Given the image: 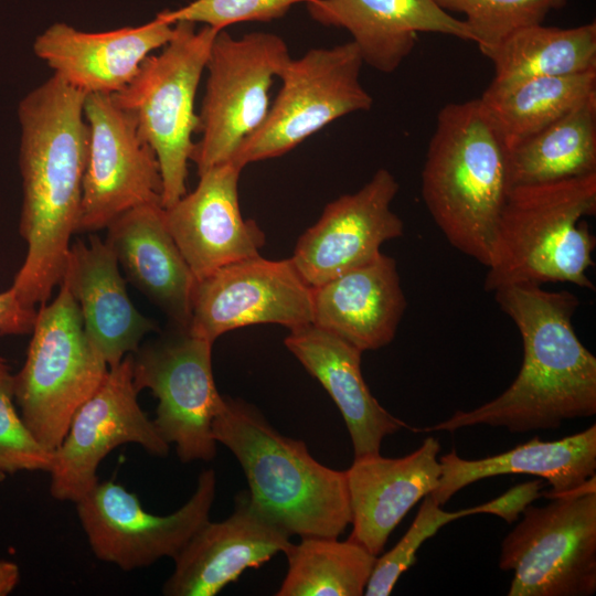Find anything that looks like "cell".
I'll return each instance as SVG.
<instances>
[{"label": "cell", "instance_id": "obj_18", "mask_svg": "<svg viewBox=\"0 0 596 596\" xmlns=\"http://www.w3.org/2000/svg\"><path fill=\"white\" fill-rule=\"evenodd\" d=\"M233 162L199 174L196 188L163 207L166 225L196 281L230 264L259 255L265 234L242 216L241 171Z\"/></svg>", "mask_w": 596, "mask_h": 596}, {"label": "cell", "instance_id": "obj_30", "mask_svg": "<svg viewBox=\"0 0 596 596\" xmlns=\"http://www.w3.org/2000/svg\"><path fill=\"white\" fill-rule=\"evenodd\" d=\"M286 576L276 596H361L377 556L348 539L306 536L284 552Z\"/></svg>", "mask_w": 596, "mask_h": 596}, {"label": "cell", "instance_id": "obj_35", "mask_svg": "<svg viewBox=\"0 0 596 596\" xmlns=\"http://www.w3.org/2000/svg\"><path fill=\"white\" fill-rule=\"evenodd\" d=\"M543 479L517 485L496 499L479 504L480 513L494 514L511 524L523 510L542 496Z\"/></svg>", "mask_w": 596, "mask_h": 596}, {"label": "cell", "instance_id": "obj_27", "mask_svg": "<svg viewBox=\"0 0 596 596\" xmlns=\"http://www.w3.org/2000/svg\"><path fill=\"white\" fill-rule=\"evenodd\" d=\"M493 65L489 89H501L543 76H566L596 71V23L574 28H521L491 50Z\"/></svg>", "mask_w": 596, "mask_h": 596}, {"label": "cell", "instance_id": "obj_38", "mask_svg": "<svg viewBox=\"0 0 596 596\" xmlns=\"http://www.w3.org/2000/svg\"><path fill=\"white\" fill-rule=\"evenodd\" d=\"M7 475L0 471V482L6 479Z\"/></svg>", "mask_w": 596, "mask_h": 596}, {"label": "cell", "instance_id": "obj_31", "mask_svg": "<svg viewBox=\"0 0 596 596\" xmlns=\"http://www.w3.org/2000/svg\"><path fill=\"white\" fill-rule=\"evenodd\" d=\"M445 11L460 12L486 56L517 30L543 23L568 0H434Z\"/></svg>", "mask_w": 596, "mask_h": 596}, {"label": "cell", "instance_id": "obj_5", "mask_svg": "<svg viewBox=\"0 0 596 596\" xmlns=\"http://www.w3.org/2000/svg\"><path fill=\"white\" fill-rule=\"evenodd\" d=\"M596 212V173L511 189L492 246L486 291L546 283L594 290L586 272L596 246L586 216Z\"/></svg>", "mask_w": 596, "mask_h": 596}, {"label": "cell", "instance_id": "obj_16", "mask_svg": "<svg viewBox=\"0 0 596 596\" xmlns=\"http://www.w3.org/2000/svg\"><path fill=\"white\" fill-rule=\"evenodd\" d=\"M398 189L394 175L379 169L360 190L326 205L290 257L310 287L370 263L383 243L403 234V221L391 207Z\"/></svg>", "mask_w": 596, "mask_h": 596}, {"label": "cell", "instance_id": "obj_37", "mask_svg": "<svg viewBox=\"0 0 596 596\" xmlns=\"http://www.w3.org/2000/svg\"><path fill=\"white\" fill-rule=\"evenodd\" d=\"M20 582L19 566L11 561H0V596H7L14 590Z\"/></svg>", "mask_w": 596, "mask_h": 596}, {"label": "cell", "instance_id": "obj_24", "mask_svg": "<svg viewBox=\"0 0 596 596\" xmlns=\"http://www.w3.org/2000/svg\"><path fill=\"white\" fill-rule=\"evenodd\" d=\"M106 228L105 243L127 280L161 308L175 328L188 330L196 279L166 225L162 205L131 209Z\"/></svg>", "mask_w": 596, "mask_h": 596}, {"label": "cell", "instance_id": "obj_7", "mask_svg": "<svg viewBox=\"0 0 596 596\" xmlns=\"http://www.w3.org/2000/svg\"><path fill=\"white\" fill-rule=\"evenodd\" d=\"M31 333L24 364L12 376L14 401L34 438L53 453L76 411L105 380L108 364L62 284L56 298L40 306Z\"/></svg>", "mask_w": 596, "mask_h": 596}, {"label": "cell", "instance_id": "obj_22", "mask_svg": "<svg viewBox=\"0 0 596 596\" xmlns=\"http://www.w3.org/2000/svg\"><path fill=\"white\" fill-rule=\"evenodd\" d=\"M61 284L77 302L84 329L109 368L158 329L135 308L114 252L96 235L87 244L77 241L70 246Z\"/></svg>", "mask_w": 596, "mask_h": 596}, {"label": "cell", "instance_id": "obj_2", "mask_svg": "<svg viewBox=\"0 0 596 596\" xmlns=\"http://www.w3.org/2000/svg\"><path fill=\"white\" fill-rule=\"evenodd\" d=\"M493 294L522 338L523 360L517 377L496 398L471 411H457L423 432L488 425L526 433L594 416L596 358L581 342L572 323L579 306L577 297L533 284L505 286Z\"/></svg>", "mask_w": 596, "mask_h": 596}, {"label": "cell", "instance_id": "obj_23", "mask_svg": "<svg viewBox=\"0 0 596 596\" xmlns=\"http://www.w3.org/2000/svg\"><path fill=\"white\" fill-rule=\"evenodd\" d=\"M311 288V324L362 352L390 344L406 309L396 262L382 253Z\"/></svg>", "mask_w": 596, "mask_h": 596}, {"label": "cell", "instance_id": "obj_19", "mask_svg": "<svg viewBox=\"0 0 596 596\" xmlns=\"http://www.w3.org/2000/svg\"><path fill=\"white\" fill-rule=\"evenodd\" d=\"M173 35V24L156 17L139 26L85 32L56 22L39 34L35 55L72 87L88 94H114L137 75L141 63Z\"/></svg>", "mask_w": 596, "mask_h": 596}, {"label": "cell", "instance_id": "obj_9", "mask_svg": "<svg viewBox=\"0 0 596 596\" xmlns=\"http://www.w3.org/2000/svg\"><path fill=\"white\" fill-rule=\"evenodd\" d=\"M285 41L273 33L252 32L233 38L220 30L205 70L207 78L199 114L191 160L203 173L232 162L243 141L264 121L269 88L290 61Z\"/></svg>", "mask_w": 596, "mask_h": 596}, {"label": "cell", "instance_id": "obj_36", "mask_svg": "<svg viewBox=\"0 0 596 596\" xmlns=\"http://www.w3.org/2000/svg\"><path fill=\"white\" fill-rule=\"evenodd\" d=\"M35 318V308L24 306L11 287L0 292V334L31 333Z\"/></svg>", "mask_w": 596, "mask_h": 596}, {"label": "cell", "instance_id": "obj_13", "mask_svg": "<svg viewBox=\"0 0 596 596\" xmlns=\"http://www.w3.org/2000/svg\"><path fill=\"white\" fill-rule=\"evenodd\" d=\"M84 116L88 147L77 232L106 228L137 206L161 205L159 162L139 136L132 114L111 94H88Z\"/></svg>", "mask_w": 596, "mask_h": 596}, {"label": "cell", "instance_id": "obj_11", "mask_svg": "<svg viewBox=\"0 0 596 596\" xmlns=\"http://www.w3.org/2000/svg\"><path fill=\"white\" fill-rule=\"evenodd\" d=\"M212 345L174 327L132 353L134 384L157 397L153 423L182 462L211 461L216 455L212 424L224 396L213 377Z\"/></svg>", "mask_w": 596, "mask_h": 596}, {"label": "cell", "instance_id": "obj_12", "mask_svg": "<svg viewBox=\"0 0 596 596\" xmlns=\"http://www.w3.org/2000/svg\"><path fill=\"white\" fill-rule=\"evenodd\" d=\"M215 490V472L206 469L191 498L168 515L146 511L135 493L113 480L98 481L75 504L96 557L132 571L162 557L174 558L210 520Z\"/></svg>", "mask_w": 596, "mask_h": 596}, {"label": "cell", "instance_id": "obj_1", "mask_svg": "<svg viewBox=\"0 0 596 596\" xmlns=\"http://www.w3.org/2000/svg\"><path fill=\"white\" fill-rule=\"evenodd\" d=\"M85 98L53 75L19 103V231L28 249L11 288L26 307L46 304L61 284L77 232L88 147Z\"/></svg>", "mask_w": 596, "mask_h": 596}, {"label": "cell", "instance_id": "obj_34", "mask_svg": "<svg viewBox=\"0 0 596 596\" xmlns=\"http://www.w3.org/2000/svg\"><path fill=\"white\" fill-rule=\"evenodd\" d=\"M312 0H194L175 10H164L156 17L173 24L189 21L217 31L242 22H269L279 19L295 4Z\"/></svg>", "mask_w": 596, "mask_h": 596}, {"label": "cell", "instance_id": "obj_28", "mask_svg": "<svg viewBox=\"0 0 596 596\" xmlns=\"http://www.w3.org/2000/svg\"><path fill=\"white\" fill-rule=\"evenodd\" d=\"M508 151L512 188L596 173V95Z\"/></svg>", "mask_w": 596, "mask_h": 596}, {"label": "cell", "instance_id": "obj_14", "mask_svg": "<svg viewBox=\"0 0 596 596\" xmlns=\"http://www.w3.org/2000/svg\"><path fill=\"white\" fill-rule=\"evenodd\" d=\"M132 377V353L107 375L74 414L67 433L53 451L50 492L61 501L77 502L99 481L97 468L116 447L138 444L166 457L170 445L138 403Z\"/></svg>", "mask_w": 596, "mask_h": 596}, {"label": "cell", "instance_id": "obj_21", "mask_svg": "<svg viewBox=\"0 0 596 596\" xmlns=\"http://www.w3.org/2000/svg\"><path fill=\"white\" fill-rule=\"evenodd\" d=\"M306 4L318 23L345 29L363 63L386 74L411 54L421 32L475 42L467 23L434 0H312Z\"/></svg>", "mask_w": 596, "mask_h": 596}, {"label": "cell", "instance_id": "obj_20", "mask_svg": "<svg viewBox=\"0 0 596 596\" xmlns=\"http://www.w3.org/2000/svg\"><path fill=\"white\" fill-rule=\"evenodd\" d=\"M439 450L438 440L427 437L404 457L380 453L355 457L345 470L352 517L349 539L379 556L407 512L437 488Z\"/></svg>", "mask_w": 596, "mask_h": 596}, {"label": "cell", "instance_id": "obj_32", "mask_svg": "<svg viewBox=\"0 0 596 596\" xmlns=\"http://www.w3.org/2000/svg\"><path fill=\"white\" fill-rule=\"evenodd\" d=\"M472 514H477L476 505L449 512L426 496L403 538L384 555L377 556L364 595L389 596L401 575L416 563V553L426 540L447 523Z\"/></svg>", "mask_w": 596, "mask_h": 596}, {"label": "cell", "instance_id": "obj_8", "mask_svg": "<svg viewBox=\"0 0 596 596\" xmlns=\"http://www.w3.org/2000/svg\"><path fill=\"white\" fill-rule=\"evenodd\" d=\"M596 477L578 489L529 504L501 543L512 571L509 596H590L596 592Z\"/></svg>", "mask_w": 596, "mask_h": 596}, {"label": "cell", "instance_id": "obj_33", "mask_svg": "<svg viewBox=\"0 0 596 596\" xmlns=\"http://www.w3.org/2000/svg\"><path fill=\"white\" fill-rule=\"evenodd\" d=\"M12 374L0 360V471H47L53 453L46 450L32 435L15 407Z\"/></svg>", "mask_w": 596, "mask_h": 596}, {"label": "cell", "instance_id": "obj_26", "mask_svg": "<svg viewBox=\"0 0 596 596\" xmlns=\"http://www.w3.org/2000/svg\"><path fill=\"white\" fill-rule=\"evenodd\" d=\"M440 478L429 497L444 505L465 487L485 478L526 473L547 480L549 498L572 492L596 473V425L557 440L539 436L504 453L465 459L455 450L439 459Z\"/></svg>", "mask_w": 596, "mask_h": 596}, {"label": "cell", "instance_id": "obj_29", "mask_svg": "<svg viewBox=\"0 0 596 596\" xmlns=\"http://www.w3.org/2000/svg\"><path fill=\"white\" fill-rule=\"evenodd\" d=\"M595 95L596 71H589L487 88L479 98L509 150Z\"/></svg>", "mask_w": 596, "mask_h": 596}, {"label": "cell", "instance_id": "obj_10", "mask_svg": "<svg viewBox=\"0 0 596 596\" xmlns=\"http://www.w3.org/2000/svg\"><path fill=\"white\" fill-rule=\"evenodd\" d=\"M362 65L352 41L311 49L297 60L290 58L266 118L243 141L232 162L243 169L284 156L330 123L370 110L373 98L360 82Z\"/></svg>", "mask_w": 596, "mask_h": 596}, {"label": "cell", "instance_id": "obj_25", "mask_svg": "<svg viewBox=\"0 0 596 596\" xmlns=\"http://www.w3.org/2000/svg\"><path fill=\"white\" fill-rule=\"evenodd\" d=\"M284 343L338 406L354 458L379 454L384 437L411 428L372 395L362 375L360 349L313 324L289 330Z\"/></svg>", "mask_w": 596, "mask_h": 596}, {"label": "cell", "instance_id": "obj_3", "mask_svg": "<svg viewBox=\"0 0 596 596\" xmlns=\"http://www.w3.org/2000/svg\"><path fill=\"white\" fill-rule=\"evenodd\" d=\"M511 189L507 145L480 98L440 108L422 170V198L450 245L487 267Z\"/></svg>", "mask_w": 596, "mask_h": 596}, {"label": "cell", "instance_id": "obj_4", "mask_svg": "<svg viewBox=\"0 0 596 596\" xmlns=\"http://www.w3.org/2000/svg\"><path fill=\"white\" fill-rule=\"evenodd\" d=\"M212 434L238 460L253 499L291 536L339 538L351 524L345 470L320 464L256 406L224 396Z\"/></svg>", "mask_w": 596, "mask_h": 596}, {"label": "cell", "instance_id": "obj_6", "mask_svg": "<svg viewBox=\"0 0 596 596\" xmlns=\"http://www.w3.org/2000/svg\"><path fill=\"white\" fill-rule=\"evenodd\" d=\"M219 31L189 21L173 23V35L149 55L134 79L111 94L132 114L139 136L153 149L162 179V207L187 193L188 163L194 148L199 115L194 103L213 40Z\"/></svg>", "mask_w": 596, "mask_h": 596}, {"label": "cell", "instance_id": "obj_17", "mask_svg": "<svg viewBox=\"0 0 596 596\" xmlns=\"http://www.w3.org/2000/svg\"><path fill=\"white\" fill-rule=\"evenodd\" d=\"M290 534L243 490L233 512L219 522L206 521L173 558L166 581L167 596H214L292 543Z\"/></svg>", "mask_w": 596, "mask_h": 596}, {"label": "cell", "instance_id": "obj_15", "mask_svg": "<svg viewBox=\"0 0 596 596\" xmlns=\"http://www.w3.org/2000/svg\"><path fill=\"white\" fill-rule=\"evenodd\" d=\"M262 323L289 330L312 323V288L290 258L257 255L196 281L188 327L192 336L213 343L227 331Z\"/></svg>", "mask_w": 596, "mask_h": 596}]
</instances>
